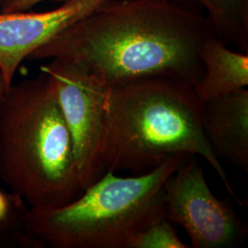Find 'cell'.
<instances>
[{
  "label": "cell",
  "mask_w": 248,
  "mask_h": 248,
  "mask_svg": "<svg viewBox=\"0 0 248 248\" xmlns=\"http://www.w3.org/2000/svg\"><path fill=\"white\" fill-rule=\"evenodd\" d=\"M210 34L203 14L179 0H108L29 59L72 62L108 89L151 78L194 87L204 73L200 47Z\"/></svg>",
  "instance_id": "cell-1"
},
{
  "label": "cell",
  "mask_w": 248,
  "mask_h": 248,
  "mask_svg": "<svg viewBox=\"0 0 248 248\" xmlns=\"http://www.w3.org/2000/svg\"><path fill=\"white\" fill-rule=\"evenodd\" d=\"M203 105L193 87L151 78L108 89L104 100L103 162L107 171L148 173L169 157H203L237 200L220 158L203 131Z\"/></svg>",
  "instance_id": "cell-2"
},
{
  "label": "cell",
  "mask_w": 248,
  "mask_h": 248,
  "mask_svg": "<svg viewBox=\"0 0 248 248\" xmlns=\"http://www.w3.org/2000/svg\"><path fill=\"white\" fill-rule=\"evenodd\" d=\"M0 177L30 209L62 207L84 191L52 78L42 71L0 101Z\"/></svg>",
  "instance_id": "cell-3"
},
{
  "label": "cell",
  "mask_w": 248,
  "mask_h": 248,
  "mask_svg": "<svg viewBox=\"0 0 248 248\" xmlns=\"http://www.w3.org/2000/svg\"><path fill=\"white\" fill-rule=\"evenodd\" d=\"M188 155L178 154L148 173L107 171L62 207L28 210L23 230L54 248H126L145 227L167 218L164 186Z\"/></svg>",
  "instance_id": "cell-4"
},
{
  "label": "cell",
  "mask_w": 248,
  "mask_h": 248,
  "mask_svg": "<svg viewBox=\"0 0 248 248\" xmlns=\"http://www.w3.org/2000/svg\"><path fill=\"white\" fill-rule=\"evenodd\" d=\"M167 218L180 225L193 248L241 246L248 227L229 204L215 197L196 155H188L164 186Z\"/></svg>",
  "instance_id": "cell-5"
},
{
  "label": "cell",
  "mask_w": 248,
  "mask_h": 248,
  "mask_svg": "<svg viewBox=\"0 0 248 248\" xmlns=\"http://www.w3.org/2000/svg\"><path fill=\"white\" fill-rule=\"evenodd\" d=\"M41 69L54 83L71 135L80 183L85 189L106 173L103 144L108 89L79 66L60 59H51Z\"/></svg>",
  "instance_id": "cell-6"
},
{
  "label": "cell",
  "mask_w": 248,
  "mask_h": 248,
  "mask_svg": "<svg viewBox=\"0 0 248 248\" xmlns=\"http://www.w3.org/2000/svg\"><path fill=\"white\" fill-rule=\"evenodd\" d=\"M108 0H68L45 12L0 13V73L8 87L25 59Z\"/></svg>",
  "instance_id": "cell-7"
},
{
  "label": "cell",
  "mask_w": 248,
  "mask_h": 248,
  "mask_svg": "<svg viewBox=\"0 0 248 248\" xmlns=\"http://www.w3.org/2000/svg\"><path fill=\"white\" fill-rule=\"evenodd\" d=\"M204 134L219 157L248 171V90L205 102Z\"/></svg>",
  "instance_id": "cell-8"
},
{
  "label": "cell",
  "mask_w": 248,
  "mask_h": 248,
  "mask_svg": "<svg viewBox=\"0 0 248 248\" xmlns=\"http://www.w3.org/2000/svg\"><path fill=\"white\" fill-rule=\"evenodd\" d=\"M200 58L203 76L193 89L202 104L248 88V53L232 51L220 39L210 34L201 45Z\"/></svg>",
  "instance_id": "cell-9"
},
{
  "label": "cell",
  "mask_w": 248,
  "mask_h": 248,
  "mask_svg": "<svg viewBox=\"0 0 248 248\" xmlns=\"http://www.w3.org/2000/svg\"><path fill=\"white\" fill-rule=\"evenodd\" d=\"M179 1L205 12L213 35L248 53V0Z\"/></svg>",
  "instance_id": "cell-10"
},
{
  "label": "cell",
  "mask_w": 248,
  "mask_h": 248,
  "mask_svg": "<svg viewBox=\"0 0 248 248\" xmlns=\"http://www.w3.org/2000/svg\"><path fill=\"white\" fill-rule=\"evenodd\" d=\"M181 241L177 225L168 218L153 222L128 241L126 248H189Z\"/></svg>",
  "instance_id": "cell-11"
},
{
  "label": "cell",
  "mask_w": 248,
  "mask_h": 248,
  "mask_svg": "<svg viewBox=\"0 0 248 248\" xmlns=\"http://www.w3.org/2000/svg\"><path fill=\"white\" fill-rule=\"evenodd\" d=\"M29 207L20 196L0 188V233L11 232L14 237L20 233L18 228L22 227Z\"/></svg>",
  "instance_id": "cell-12"
},
{
  "label": "cell",
  "mask_w": 248,
  "mask_h": 248,
  "mask_svg": "<svg viewBox=\"0 0 248 248\" xmlns=\"http://www.w3.org/2000/svg\"><path fill=\"white\" fill-rule=\"evenodd\" d=\"M47 0H3L0 5V13H16L24 12L36 5ZM64 3L68 0H52Z\"/></svg>",
  "instance_id": "cell-13"
},
{
  "label": "cell",
  "mask_w": 248,
  "mask_h": 248,
  "mask_svg": "<svg viewBox=\"0 0 248 248\" xmlns=\"http://www.w3.org/2000/svg\"><path fill=\"white\" fill-rule=\"evenodd\" d=\"M8 89H9V87H8V85L6 84L5 80H4L2 75H1V73H0V101L2 100V98H4V96H5V94H6Z\"/></svg>",
  "instance_id": "cell-14"
},
{
  "label": "cell",
  "mask_w": 248,
  "mask_h": 248,
  "mask_svg": "<svg viewBox=\"0 0 248 248\" xmlns=\"http://www.w3.org/2000/svg\"><path fill=\"white\" fill-rule=\"evenodd\" d=\"M4 244V242H3V239L1 238V236H0V247H2V245Z\"/></svg>",
  "instance_id": "cell-15"
},
{
  "label": "cell",
  "mask_w": 248,
  "mask_h": 248,
  "mask_svg": "<svg viewBox=\"0 0 248 248\" xmlns=\"http://www.w3.org/2000/svg\"><path fill=\"white\" fill-rule=\"evenodd\" d=\"M2 1H3V0H0V5H1V3H2Z\"/></svg>",
  "instance_id": "cell-16"
}]
</instances>
